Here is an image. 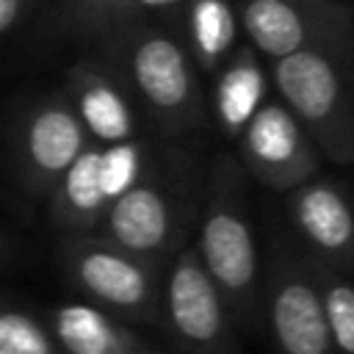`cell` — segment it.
Returning a JSON list of instances; mask_svg holds the SVG:
<instances>
[{
	"label": "cell",
	"instance_id": "obj_24",
	"mask_svg": "<svg viewBox=\"0 0 354 354\" xmlns=\"http://www.w3.org/2000/svg\"><path fill=\"white\" fill-rule=\"evenodd\" d=\"M0 354H6V351H0Z\"/></svg>",
	"mask_w": 354,
	"mask_h": 354
},
{
	"label": "cell",
	"instance_id": "obj_16",
	"mask_svg": "<svg viewBox=\"0 0 354 354\" xmlns=\"http://www.w3.org/2000/svg\"><path fill=\"white\" fill-rule=\"evenodd\" d=\"M263 102L260 94V69L249 50H241L232 55L230 64H224L221 80H218V116L230 133H241L243 122L252 116V111Z\"/></svg>",
	"mask_w": 354,
	"mask_h": 354
},
{
	"label": "cell",
	"instance_id": "obj_17",
	"mask_svg": "<svg viewBox=\"0 0 354 354\" xmlns=\"http://www.w3.org/2000/svg\"><path fill=\"white\" fill-rule=\"evenodd\" d=\"M185 17L194 36L196 58L205 69L224 66L227 50L235 39V22L224 0H188Z\"/></svg>",
	"mask_w": 354,
	"mask_h": 354
},
{
	"label": "cell",
	"instance_id": "obj_21",
	"mask_svg": "<svg viewBox=\"0 0 354 354\" xmlns=\"http://www.w3.org/2000/svg\"><path fill=\"white\" fill-rule=\"evenodd\" d=\"M185 6H188V0H133V8H136L138 19H147L149 14H155V17H180V14H185Z\"/></svg>",
	"mask_w": 354,
	"mask_h": 354
},
{
	"label": "cell",
	"instance_id": "obj_6",
	"mask_svg": "<svg viewBox=\"0 0 354 354\" xmlns=\"http://www.w3.org/2000/svg\"><path fill=\"white\" fill-rule=\"evenodd\" d=\"M238 17L252 47L277 61L321 53L340 64L351 53V19L332 0H238Z\"/></svg>",
	"mask_w": 354,
	"mask_h": 354
},
{
	"label": "cell",
	"instance_id": "obj_5",
	"mask_svg": "<svg viewBox=\"0 0 354 354\" xmlns=\"http://www.w3.org/2000/svg\"><path fill=\"white\" fill-rule=\"evenodd\" d=\"M279 102L296 116L321 158L354 169V100L340 77V64L321 53H296L271 61Z\"/></svg>",
	"mask_w": 354,
	"mask_h": 354
},
{
	"label": "cell",
	"instance_id": "obj_9",
	"mask_svg": "<svg viewBox=\"0 0 354 354\" xmlns=\"http://www.w3.org/2000/svg\"><path fill=\"white\" fill-rule=\"evenodd\" d=\"M88 136L64 91L33 100L17 119V171L30 194L47 196L61 174L88 147Z\"/></svg>",
	"mask_w": 354,
	"mask_h": 354
},
{
	"label": "cell",
	"instance_id": "obj_15",
	"mask_svg": "<svg viewBox=\"0 0 354 354\" xmlns=\"http://www.w3.org/2000/svg\"><path fill=\"white\" fill-rule=\"evenodd\" d=\"M307 266L324 307L335 354H354V282L335 268L313 263L310 257Z\"/></svg>",
	"mask_w": 354,
	"mask_h": 354
},
{
	"label": "cell",
	"instance_id": "obj_18",
	"mask_svg": "<svg viewBox=\"0 0 354 354\" xmlns=\"http://www.w3.org/2000/svg\"><path fill=\"white\" fill-rule=\"evenodd\" d=\"M136 17L133 0H64L61 25L77 39H108Z\"/></svg>",
	"mask_w": 354,
	"mask_h": 354
},
{
	"label": "cell",
	"instance_id": "obj_22",
	"mask_svg": "<svg viewBox=\"0 0 354 354\" xmlns=\"http://www.w3.org/2000/svg\"><path fill=\"white\" fill-rule=\"evenodd\" d=\"M130 354H158V351H152L149 346H144V348H138V351H130Z\"/></svg>",
	"mask_w": 354,
	"mask_h": 354
},
{
	"label": "cell",
	"instance_id": "obj_20",
	"mask_svg": "<svg viewBox=\"0 0 354 354\" xmlns=\"http://www.w3.org/2000/svg\"><path fill=\"white\" fill-rule=\"evenodd\" d=\"M41 0H0V39H6L11 30H17L25 17L36 11Z\"/></svg>",
	"mask_w": 354,
	"mask_h": 354
},
{
	"label": "cell",
	"instance_id": "obj_19",
	"mask_svg": "<svg viewBox=\"0 0 354 354\" xmlns=\"http://www.w3.org/2000/svg\"><path fill=\"white\" fill-rule=\"evenodd\" d=\"M0 351L6 354H61L50 329L22 307L0 299Z\"/></svg>",
	"mask_w": 354,
	"mask_h": 354
},
{
	"label": "cell",
	"instance_id": "obj_13",
	"mask_svg": "<svg viewBox=\"0 0 354 354\" xmlns=\"http://www.w3.org/2000/svg\"><path fill=\"white\" fill-rule=\"evenodd\" d=\"M47 213L55 230L64 235H91L97 232L113 191L105 177V152L100 144H88L77 160L61 174L53 191L44 196Z\"/></svg>",
	"mask_w": 354,
	"mask_h": 354
},
{
	"label": "cell",
	"instance_id": "obj_14",
	"mask_svg": "<svg viewBox=\"0 0 354 354\" xmlns=\"http://www.w3.org/2000/svg\"><path fill=\"white\" fill-rule=\"evenodd\" d=\"M44 326L61 354H130L147 346L124 321L88 301H61L50 307Z\"/></svg>",
	"mask_w": 354,
	"mask_h": 354
},
{
	"label": "cell",
	"instance_id": "obj_12",
	"mask_svg": "<svg viewBox=\"0 0 354 354\" xmlns=\"http://www.w3.org/2000/svg\"><path fill=\"white\" fill-rule=\"evenodd\" d=\"M64 94L91 144L113 147L141 138L138 108L105 61H77L69 66Z\"/></svg>",
	"mask_w": 354,
	"mask_h": 354
},
{
	"label": "cell",
	"instance_id": "obj_11",
	"mask_svg": "<svg viewBox=\"0 0 354 354\" xmlns=\"http://www.w3.org/2000/svg\"><path fill=\"white\" fill-rule=\"evenodd\" d=\"M285 210L313 263L340 274L354 268V202L340 183L315 174L285 194Z\"/></svg>",
	"mask_w": 354,
	"mask_h": 354
},
{
	"label": "cell",
	"instance_id": "obj_1",
	"mask_svg": "<svg viewBox=\"0 0 354 354\" xmlns=\"http://www.w3.org/2000/svg\"><path fill=\"white\" fill-rule=\"evenodd\" d=\"M191 246L235 326H257L263 313V266L249 216L246 169L235 155L218 152L205 171L196 241Z\"/></svg>",
	"mask_w": 354,
	"mask_h": 354
},
{
	"label": "cell",
	"instance_id": "obj_10",
	"mask_svg": "<svg viewBox=\"0 0 354 354\" xmlns=\"http://www.w3.org/2000/svg\"><path fill=\"white\" fill-rule=\"evenodd\" d=\"M241 166L260 185L288 194L321 169V152L279 100H263L241 127Z\"/></svg>",
	"mask_w": 354,
	"mask_h": 354
},
{
	"label": "cell",
	"instance_id": "obj_4",
	"mask_svg": "<svg viewBox=\"0 0 354 354\" xmlns=\"http://www.w3.org/2000/svg\"><path fill=\"white\" fill-rule=\"evenodd\" d=\"M58 257L66 279L88 304L119 321L160 326L163 266L141 260L94 232L64 235Z\"/></svg>",
	"mask_w": 354,
	"mask_h": 354
},
{
	"label": "cell",
	"instance_id": "obj_7",
	"mask_svg": "<svg viewBox=\"0 0 354 354\" xmlns=\"http://www.w3.org/2000/svg\"><path fill=\"white\" fill-rule=\"evenodd\" d=\"M160 326L174 354H238L235 321L191 243L166 263Z\"/></svg>",
	"mask_w": 354,
	"mask_h": 354
},
{
	"label": "cell",
	"instance_id": "obj_2",
	"mask_svg": "<svg viewBox=\"0 0 354 354\" xmlns=\"http://www.w3.org/2000/svg\"><path fill=\"white\" fill-rule=\"evenodd\" d=\"M205 174L183 149L147 152L138 177L111 199L94 235L163 266L188 243L199 216Z\"/></svg>",
	"mask_w": 354,
	"mask_h": 354
},
{
	"label": "cell",
	"instance_id": "obj_3",
	"mask_svg": "<svg viewBox=\"0 0 354 354\" xmlns=\"http://www.w3.org/2000/svg\"><path fill=\"white\" fill-rule=\"evenodd\" d=\"M100 47L102 61L160 136L177 138L205 124V97L194 61L177 36L147 19H133L102 39Z\"/></svg>",
	"mask_w": 354,
	"mask_h": 354
},
{
	"label": "cell",
	"instance_id": "obj_8",
	"mask_svg": "<svg viewBox=\"0 0 354 354\" xmlns=\"http://www.w3.org/2000/svg\"><path fill=\"white\" fill-rule=\"evenodd\" d=\"M263 313L279 354H335L307 257L279 238L263 271Z\"/></svg>",
	"mask_w": 354,
	"mask_h": 354
},
{
	"label": "cell",
	"instance_id": "obj_23",
	"mask_svg": "<svg viewBox=\"0 0 354 354\" xmlns=\"http://www.w3.org/2000/svg\"><path fill=\"white\" fill-rule=\"evenodd\" d=\"M3 252H6V241H3V235H0V257H3Z\"/></svg>",
	"mask_w": 354,
	"mask_h": 354
}]
</instances>
